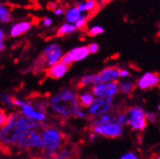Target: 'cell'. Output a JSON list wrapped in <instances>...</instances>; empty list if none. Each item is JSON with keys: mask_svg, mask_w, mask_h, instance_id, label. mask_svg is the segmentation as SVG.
Returning <instances> with one entry per match:
<instances>
[{"mask_svg": "<svg viewBox=\"0 0 160 159\" xmlns=\"http://www.w3.org/2000/svg\"><path fill=\"white\" fill-rule=\"evenodd\" d=\"M41 122L23 114L22 111L11 113L8 116V121L1 126L0 130V141L2 145L7 147H15L21 134L31 129H39Z\"/></svg>", "mask_w": 160, "mask_h": 159, "instance_id": "1", "label": "cell"}, {"mask_svg": "<svg viewBox=\"0 0 160 159\" xmlns=\"http://www.w3.org/2000/svg\"><path fill=\"white\" fill-rule=\"evenodd\" d=\"M48 101L54 112L63 117L74 116L81 107L78 100V94L72 88H65L58 91L52 95Z\"/></svg>", "mask_w": 160, "mask_h": 159, "instance_id": "2", "label": "cell"}, {"mask_svg": "<svg viewBox=\"0 0 160 159\" xmlns=\"http://www.w3.org/2000/svg\"><path fill=\"white\" fill-rule=\"evenodd\" d=\"M15 147L20 149L42 152V150H44L42 134H40L39 129H31L23 132L19 137Z\"/></svg>", "mask_w": 160, "mask_h": 159, "instance_id": "3", "label": "cell"}, {"mask_svg": "<svg viewBox=\"0 0 160 159\" xmlns=\"http://www.w3.org/2000/svg\"><path fill=\"white\" fill-rule=\"evenodd\" d=\"M42 138L44 142V150L55 153L65 146L66 136L60 130L54 127H45L42 130Z\"/></svg>", "mask_w": 160, "mask_h": 159, "instance_id": "4", "label": "cell"}, {"mask_svg": "<svg viewBox=\"0 0 160 159\" xmlns=\"http://www.w3.org/2000/svg\"><path fill=\"white\" fill-rule=\"evenodd\" d=\"M128 125L133 130L143 131L147 127V113L142 107L135 106L128 110Z\"/></svg>", "mask_w": 160, "mask_h": 159, "instance_id": "5", "label": "cell"}, {"mask_svg": "<svg viewBox=\"0 0 160 159\" xmlns=\"http://www.w3.org/2000/svg\"><path fill=\"white\" fill-rule=\"evenodd\" d=\"M112 108V97L96 98L93 104L88 107V114L91 117H100L108 113Z\"/></svg>", "mask_w": 160, "mask_h": 159, "instance_id": "6", "label": "cell"}, {"mask_svg": "<svg viewBox=\"0 0 160 159\" xmlns=\"http://www.w3.org/2000/svg\"><path fill=\"white\" fill-rule=\"evenodd\" d=\"M92 131L106 138H118L123 134V126L115 121L92 127Z\"/></svg>", "mask_w": 160, "mask_h": 159, "instance_id": "7", "label": "cell"}, {"mask_svg": "<svg viewBox=\"0 0 160 159\" xmlns=\"http://www.w3.org/2000/svg\"><path fill=\"white\" fill-rule=\"evenodd\" d=\"M96 98L99 97H114L119 92V83L117 81L103 82L94 85L91 89Z\"/></svg>", "mask_w": 160, "mask_h": 159, "instance_id": "8", "label": "cell"}, {"mask_svg": "<svg viewBox=\"0 0 160 159\" xmlns=\"http://www.w3.org/2000/svg\"><path fill=\"white\" fill-rule=\"evenodd\" d=\"M62 56V49L60 48V46L56 43H52L44 48L41 54V58L46 67H50L61 61Z\"/></svg>", "mask_w": 160, "mask_h": 159, "instance_id": "9", "label": "cell"}, {"mask_svg": "<svg viewBox=\"0 0 160 159\" xmlns=\"http://www.w3.org/2000/svg\"><path fill=\"white\" fill-rule=\"evenodd\" d=\"M119 77H120V69L115 67H108L100 71L98 74H96L93 86L103 82L117 81V79Z\"/></svg>", "mask_w": 160, "mask_h": 159, "instance_id": "10", "label": "cell"}, {"mask_svg": "<svg viewBox=\"0 0 160 159\" xmlns=\"http://www.w3.org/2000/svg\"><path fill=\"white\" fill-rule=\"evenodd\" d=\"M160 81L159 75L156 72H147L143 74L138 81V87L142 90L152 88Z\"/></svg>", "mask_w": 160, "mask_h": 159, "instance_id": "11", "label": "cell"}, {"mask_svg": "<svg viewBox=\"0 0 160 159\" xmlns=\"http://www.w3.org/2000/svg\"><path fill=\"white\" fill-rule=\"evenodd\" d=\"M69 68V66L66 63L62 62L61 61L57 63H55L54 66L48 67L46 69V75L52 79H60L65 75Z\"/></svg>", "mask_w": 160, "mask_h": 159, "instance_id": "12", "label": "cell"}, {"mask_svg": "<svg viewBox=\"0 0 160 159\" xmlns=\"http://www.w3.org/2000/svg\"><path fill=\"white\" fill-rule=\"evenodd\" d=\"M21 111L25 115L34 119V120H37L39 122H43L47 119V115L44 111H40V110L36 109L35 107H33L32 105L28 104V102H27L26 105H23L22 107Z\"/></svg>", "mask_w": 160, "mask_h": 159, "instance_id": "13", "label": "cell"}, {"mask_svg": "<svg viewBox=\"0 0 160 159\" xmlns=\"http://www.w3.org/2000/svg\"><path fill=\"white\" fill-rule=\"evenodd\" d=\"M32 26V22L29 21H23V22H20L13 25V27L10 28V36L11 37H18L21 36L22 34H23L27 31H28Z\"/></svg>", "mask_w": 160, "mask_h": 159, "instance_id": "14", "label": "cell"}, {"mask_svg": "<svg viewBox=\"0 0 160 159\" xmlns=\"http://www.w3.org/2000/svg\"><path fill=\"white\" fill-rule=\"evenodd\" d=\"M82 13L83 12L80 11L76 7V5L72 6V7L68 8V9L67 10V12H66V20L68 22L75 23L80 18L82 17V15H83Z\"/></svg>", "mask_w": 160, "mask_h": 159, "instance_id": "15", "label": "cell"}, {"mask_svg": "<svg viewBox=\"0 0 160 159\" xmlns=\"http://www.w3.org/2000/svg\"><path fill=\"white\" fill-rule=\"evenodd\" d=\"M78 100L82 107H89L95 101L94 94L91 92H81L78 93Z\"/></svg>", "mask_w": 160, "mask_h": 159, "instance_id": "16", "label": "cell"}, {"mask_svg": "<svg viewBox=\"0 0 160 159\" xmlns=\"http://www.w3.org/2000/svg\"><path fill=\"white\" fill-rule=\"evenodd\" d=\"M72 53L74 56V62L82 61L86 59L90 54V51L88 49V46H81V47H76V48L72 49Z\"/></svg>", "mask_w": 160, "mask_h": 159, "instance_id": "17", "label": "cell"}, {"mask_svg": "<svg viewBox=\"0 0 160 159\" xmlns=\"http://www.w3.org/2000/svg\"><path fill=\"white\" fill-rule=\"evenodd\" d=\"M75 5L81 12H90L98 7V3L95 0H85V2H76Z\"/></svg>", "mask_w": 160, "mask_h": 159, "instance_id": "18", "label": "cell"}, {"mask_svg": "<svg viewBox=\"0 0 160 159\" xmlns=\"http://www.w3.org/2000/svg\"><path fill=\"white\" fill-rule=\"evenodd\" d=\"M76 29H77V27L75 26V23L73 25V23L68 22L60 27V28L57 31V36H63L66 34H69L71 32H74Z\"/></svg>", "mask_w": 160, "mask_h": 159, "instance_id": "19", "label": "cell"}, {"mask_svg": "<svg viewBox=\"0 0 160 159\" xmlns=\"http://www.w3.org/2000/svg\"><path fill=\"white\" fill-rule=\"evenodd\" d=\"M0 21L1 22L7 23L12 21V15L10 8L5 4L0 5Z\"/></svg>", "mask_w": 160, "mask_h": 159, "instance_id": "20", "label": "cell"}, {"mask_svg": "<svg viewBox=\"0 0 160 159\" xmlns=\"http://www.w3.org/2000/svg\"><path fill=\"white\" fill-rule=\"evenodd\" d=\"M113 121H115V117L108 114V113H106V114H103V115H102L100 117H97V119H95V120H93L92 127L103 125V124H107V123H109V122H113Z\"/></svg>", "mask_w": 160, "mask_h": 159, "instance_id": "21", "label": "cell"}, {"mask_svg": "<svg viewBox=\"0 0 160 159\" xmlns=\"http://www.w3.org/2000/svg\"><path fill=\"white\" fill-rule=\"evenodd\" d=\"M95 77L96 74L90 73V74H85L83 76H81V78L79 79L77 87L78 88H82V87L88 86V85H93L94 81H95Z\"/></svg>", "mask_w": 160, "mask_h": 159, "instance_id": "22", "label": "cell"}, {"mask_svg": "<svg viewBox=\"0 0 160 159\" xmlns=\"http://www.w3.org/2000/svg\"><path fill=\"white\" fill-rule=\"evenodd\" d=\"M134 89H135V85L132 82L124 81V82L119 83V92L125 95V96L130 95L134 91Z\"/></svg>", "mask_w": 160, "mask_h": 159, "instance_id": "23", "label": "cell"}, {"mask_svg": "<svg viewBox=\"0 0 160 159\" xmlns=\"http://www.w3.org/2000/svg\"><path fill=\"white\" fill-rule=\"evenodd\" d=\"M70 157H71L70 150L67 147H63L54 153V158H57V159H68Z\"/></svg>", "mask_w": 160, "mask_h": 159, "instance_id": "24", "label": "cell"}, {"mask_svg": "<svg viewBox=\"0 0 160 159\" xmlns=\"http://www.w3.org/2000/svg\"><path fill=\"white\" fill-rule=\"evenodd\" d=\"M61 62L70 67L71 63L74 62V56H73L72 50H70L68 53H66L65 55H62V59H61Z\"/></svg>", "mask_w": 160, "mask_h": 159, "instance_id": "25", "label": "cell"}, {"mask_svg": "<svg viewBox=\"0 0 160 159\" xmlns=\"http://www.w3.org/2000/svg\"><path fill=\"white\" fill-rule=\"evenodd\" d=\"M34 107L40 111H44L45 112V110L48 109V107H50V105H49V101H39V102H34Z\"/></svg>", "mask_w": 160, "mask_h": 159, "instance_id": "26", "label": "cell"}, {"mask_svg": "<svg viewBox=\"0 0 160 159\" xmlns=\"http://www.w3.org/2000/svg\"><path fill=\"white\" fill-rule=\"evenodd\" d=\"M128 119H129V117H128V111H127V112H122V113H120L118 116H116L115 122L124 126V125L128 124Z\"/></svg>", "mask_w": 160, "mask_h": 159, "instance_id": "27", "label": "cell"}, {"mask_svg": "<svg viewBox=\"0 0 160 159\" xmlns=\"http://www.w3.org/2000/svg\"><path fill=\"white\" fill-rule=\"evenodd\" d=\"M103 32V28L100 26H95L92 28H90V30L88 31V35L90 36H97L99 34H102Z\"/></svg>", "mask_w": 160, "mask_h": 159, "instance_id": "28", "label": "cell"}, {"mask_svg": "<svg viewBox=\"0 0 160 159\" xmlns=\"http://www.w3.org/2000/svg\"><path fill=\"white\" fill-rule=\"evenodd\" d=\"M87 20H88V16H87V15H82V17L80 18V19L75 22V26H76L77 29H81V28H83V27L86 26Z\"/></svg>", "mask_w": 160, "mask_h": 159, "instance_id": "29", "label": "cell"}, {"mask_svg": "<svg viewBox=\"0 0 160 159\" xmlns=\"http://www.w3.org/2000/svg\"><path fill=\"white\" fill-rule=\"evenodd\" d=\"M88 49L90 51V54H96L99 51V45L97 43H91L88 45Z\"/></svg>", "mask_w": 160, "mask_h": 159, "instance_id": "30", "label": "cell"}, {"mask_svg": "<svg viewBox=\"0 0 160 159\" xmlns=\"http://www.w3.org/2000/svg\"><path fill=\"white\" fill-rule=\"evenodd\" d=\"M147 119H148V121L150 123H155L157 121V116L153 112H148L147 113Z\"/></svg>", "mask_w": 160, "mask_h": 159, "instance_id": "31", "label": "cell"}, {"mask_svg": "<svg viewBox=\"0 0 160 159\" xmlns=\"http://www.w3.org/2000/svg\"><path fill=\"white\" fill-rule=\"evenodd\" d=\"M2 99L4 101V102L6 105L8 106H14L13 105V98H11L9 95H7V94H3L2 95Z\"/></svg>", "mask_w": 160, "mask_h": 159, "instance_id": "32", "label": "cell"}, {"mask_svg": "<svg viewBox=\"0 0 160 159\" xmlns=\"http://www.w3.org/2000/svg\"><path fill=\"white\" fill-rule=\"evenodd\" d=\"M7 121H8V116L5 114L3 110H1L0 111V125L1 126L5 125L7 123Z\"/></svg>", "mask_w": 160, "mask_h": 159, "instance_id": "33", "label": "cell"}, {"mask_svg": "<svg viewBox=\"0 0 160 159\" xmlns=\"http://www.w3.org/2000/svg\"><path fill=\"white\" fill-rule=\"evenodd\" d=\"M138 156L136 155L135 153H132V152H128V153H125L123 154L121 157H120V159H137Z\"/></svg>", "mask_w": 160, "mask_h": 159, "instance_id": "34", "label": "cell"}, {"mask_svg": "<svg viewBox=\"0 0 160 159\" xmlns=\"http://www.w3.org/2000/svg\"><path fill=\"white\" fill-rule=\"evenodd\" d=\"M27 104V102L25 101H22V100H18V99H16V98H13V105L16 106V107H22L23 105H26Z\"/></svg>", "mask_w": 160, "mask_h": 159, "instance_id": "35", "label": "cell"}, {"mask_svg": "<svg viewBox=\"0 0 160 159\" xmlns=\"http://www.w3.org/2000/svg\"><path fill=\"white\" fill-rule=\"evenodd\" d=\"M47 8L49 10L54 11L55 9H57V8H58V3L57 2H50V3L47 4Z\"/></svg>", "mask_w": 160, "mask_h": 159, "instance_id": "36", "label": "cell"}, {"mask_svg": "<svg viewBox=\"0 0 160 159\" xmlns=\"http://www.w3.org/2000/svg\"><path fill=\"white\" fill-rule=\"evenodd\" d=\"M75 117H77V118H84L85 116H86V114H85V112L83 110H81V108H79L76 112H75V115H74Z\"/></svg>", "mask_w": 160, "mask_h": 159, "instance_id": "37", "label": "cell"}, {"mask_svg": "<svg viewBox=\"0 0 160 159\" xmlns=\"http://www.w3.org/2000/svg\"><path fill=\"white\" fill-rule=\"evenodd\" d=\"M52 22H53V21H52L51 18H44L43 21H42V23L45 27H50L52 25Z\"/></svg>", "mask_w": 160, "mask_h": 159, "instance_id": "38", "label": "cell"}, {"mask_svg": "<svg viewBox=\"0 0 160 159\" xmlns=\"http://www.w3.org/2000/svg\"><path fill=\"white\" fill-rule=\"evenodd\" d=\"M128 76H130L129 70H127V69H120V77L125 78V77H128Z\"/></svg>", "mask_w": 160, "mask_h": 159, "instance_id": "39", "label": "cell"}, {"mask_svg": "<svg viewBox=\"0 0 160 159\" xmlns=\"http://www.w3.org/2000/svg\"><path fill=\"white\" fill-rule=\"evenodd\" d=\"M63 13H65V10H63V8H61V7H58L57 9L54 10V14L57 16H62Z\"/></svg>", "mask_w": 160, "mask_h": 159, "instance_id": "40", "label": "cell"}, {"mask_svg": "<svg viewBox=\"0 0 160 159\" xmlns=\"http://www.w3.org/2000/svg\"><path fill=\"white\" fill-rule=\"evenodd\" d=\"M4 38H5V33H4V31L2 29H0V42L3 41L4 40Z\"/></svg>", "mask_w": 160, "mask_h": 159, "instance_id": "41", "label": "cell"}, {"mask_svg": "<svg viewBox=\"0 0 160 159\" xmlns=\"http://www.w3.org/2000/svg\"><path fill=\"white\" fill-rule=\"evenodd\" d=\"M4 44H3V41H1V42H0V50H1V51H3L4 50Z\"/></svg>", "mask_w": 160, "mask_h": 159, "instance_id": "42", "label": "cell"}, {"mask_svg": "<svg viewBox=\"0 0 160 159\" xmlns=\"http://www.w3.org/2000/svg\"><path fill=\"white\" fill-rule=\"evenodd\" d=\"M99 2H102V3H105V2H107L108 0H98Z\"/></svg>", "mask_w": 160, "mask_h": 159, "instance_id": "43", "label": "cell"}, {"mask_svg": "<svg viewBox=\"0 0 160 159\" xmlns=\"http://www.w3.org/2000/svg\"><path fill=\"white\" fill-rule=\"evenodd\" d=\"M157 108H158V110H159V111H160V105H159V106H158V107H157Z\"/></svg>", "mask_w": 160, "mask_h": 159, "instance_id": "44", "label": "cell"}, {"mask_svg": "<svg viewBox=\"0 0 160 159\" xmlns=\"http://www.w3.org/2000/svg\"><path fill=\"white\" fill-rule=\"evenodd\" d=\"M159 131H160V128H159Z\"/></svg>", "mask_w": 160, "mask_h": 159, "instance_id": "45", "label": "cell"}]
</instances>
